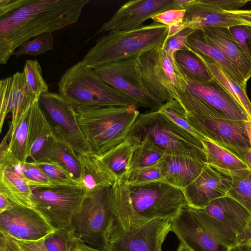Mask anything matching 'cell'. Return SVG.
I'll return each instance as SVG.
<instances>
[{"label":"cell","mask_w":251,"mask_h":251,"mask_svg":"<svg viewBox=\"0 0 251 251\" xmlns=\"http://www.w3.org/2000/svg\"><path fill=\"white\" fill-rule=\"evenodd\" d=\"M89 0H31L0 19V63L5 65L25 42L77 22Z\"/></svg>","instance_id":"cell-1"},{"label":"cell","mask_w":251,"mask_h":251,"mask_svg":"<svg viewBox=\"0 0 251 251\" xmlns=\"http://www.w3.org/2000/svg\"><path fill=\"white\" fill-rule=\"evenodd\" d=\"M168 26L156 23L127 30L111 31L100 36L81 61L90 68L121 60L137 59L151 50L162 47Z\"/></svg>","instance_id":"cell-2"},{"label":"cell","mask_w":251,"mask_h":251,"mask_svg":"<svg viewBox=\"0 0 251 251\" xmlns=\"http://www.w3.org/2000/svg\"><path fill=\"white\" fill-rule=\"evenodd\" d=\"M81 130L93 153L100 156L125 141L140 112L128 106H74Z\"/></svg>","instance_id":"cell-3"},{"label":"cell","mask_w":251,"mask_h":251,"mask_svg":"<svg viewBox=\"0 0 251 251\" xmlns=\"http://www.w3.org/2000/svg\"><path fill=\"white\" fill-rule=\"evenodd\" d=\"M58 93L74 106H137L132 99L103 82L81 61L62 75Z\"/></svg>","instance_id":"cell-4"},{"label":"cell","mask_w":251,"mask_h":251,"mask_svg":"<svg viewBox=\"0 0 251 251\" xmlns=\"http://www.w3.org/2000/svg\"><path fill=\"white\" fill-rule=\"evenodd\" d=\"M145 138L166 152L206 160L201 141L158 110L140 113L126 139L137 146Z\"/></svg>","instance_id":"cell-5"},{"label":"cell","mask_w":251,"mask_h":251,"mask_svg":"<svg viewBox=\"0 0 251 251\" xmlns=\"http://www.w3.org/2000/svg\"><path fill=\"white\" fill-rule=\"evenodd\" d=\"M140 77L149 94L161 104L175 99L177 92L187 90L189 81L177 65L175 57L162 47L137 58Z\"/></svg>","instance_id":"cell-6"},{"label":"cell","mask_w":251,"mask_h":251,"mask_svg":"<svg viewBox=\"0 0 251 251\" xmlns=\"http://www.w3.org/2000/svg\"><path fill=\"white\" fill-rule=\"evenodd\" d=\"M111 187L84 196L70 225L78 240L100 251H106L107 233L112 219Z\"/></svg>","instance_id":"cell-7"},{"label":"cell","mask_w":251,"mask_h":251,"mask_svg":"<svg viewBox=\"0 0 251 251\" xmlns=\"http://www.w3.org/2000/svg\"><path fill=\"white\" fill-rule=\"evenodd\" d=\"M129 186L133 209L146 222L157 219L172 220L189 205L183 189L164 181Z\"/></svg>","instance_id":"cell-8"},{"label":"cell","mask_w":251,"mask_h":251,"mask_svg":"<svg viewBox=\"0 0 251 251\" xmlns=\"http://www.w3.org/2000/svg\"><path fill=\"white\" fill-rule=\"evenodd\" d=\"M31 188L33 208L54 230L70 226L84 197L79 186Z\"/></svg>","instance_id":"cell-9"},{"label":"cell","mask_w":251,"mask_h":251,"mask_svg":"<svg viewBox=\"0 0 251 251\" xmlns=\"http://www.w3.org/2000/svg\"><path fill=\"white\" fill-rule=\"evenodd\" d=\"M40 104L56 138L65 143L76 153L93 152L77 121L73 106L58 93L48 91L39 97Z\"/></svg>","instance_id":"cell-10"},{"label":"cell","mask_w":251,"mask_h":251,"mask_svg":"<svg viewBox=\"0 0 251 251\" xmlns=\"http://www.w3.org/2000/svg\"><path fill=\"white\" fill-rule=\"evenodd\" d=\"M93 71L103 82L132 99L138 108L157 111L163 104L155 100L144 86L137 59L103 64L94 68Z\"/></svg>","instance_id":"cell-11"},{"label":"cell","mask_w":251,"mask_h":251,"mask_svg":"<svg viewBox=\"0 0 251 251\" xmlns=\"http://www.w3.org/2000/svg\"><path fill=\"white\" fill-rule=\"evenodd\" d=\"M187 120L206 140L227 150L245 161V154L251 148L244 121L214 117L187 118Z\"/></svg>","instance_id":"cell-12"},{"label":"cell","mask_w":251,"mask_h":251,"mask_svg":"<svg viewBox=\"0 0 251 251\" xmlns=\"http://www.w3.org/2000/svg\"><path fill=\"white\" fill-rule=\"evenodd\" d=\"M171 221L154 219L110 236L106 240V251H162V244L171 231Z\"/></svg>","instance_id":"cell-13"},{"label":"cell","mask_w":251,"mask_h":251,"mask_svg":"<svg viewBox=\"0 0 251 251\" xmlns=\"http://www.w3.org/2000/svg\"><path fill=\"white\" fill-rule=\"evenodd\" d=\"M171 231L192 251H228L200 218L196 208L185 205L171 221Z\"/></svg>","instance_id":"cell-14"},{"label":"cell","mask_w":251,"mask_h":251,"mask_svg":"<svg viewBox=\"0 0 251 251\" xmlns=\"http://www.w3.org/2000/svg\"><path fill=\"white\" fill-rule=\"evenodd\" d=\"M54 230L34 208L14 205L0 213V232L15 239L38 241Z\"/></svg>","instance_id":"cell-15"},{"label":"cell","mask_w":251,"mask_h":251,"mask_svg":"<svg viewBox=\"0 0 251 251\" xmlns=\"http://www.w3.org/2000/svg\"><path fill=\"white\" fill-rule=\"evenodd\" d=\"M170 9H178L177 0H130L104 23L97 34L137 28L147 20Z\"/></svg>","instance_id":"cell-16"},{"label":"cell","mask_w":251,"mask_h":251,"mask_svg":"<svg viewBox=\"0 0 251 251\" xmlns=\"http://www.w3.org/2000/svg\"><path fill=\"white\" fill-rule=\"evenodd\" d=\"M36 99L28 86L23 72H18L12 76L1 79L0 81V131L1 132L8 114H11L9 127L13 128Z\"/></svg>","instance_id":"cell-17"},{"label":"cell","mask_w":251,"mask_h":251,"mask_svg":"<svg viewBox=\"0 0 251 251\" xmlns=\"http://www.w3.org/2000/svg\"><path fill=\"white\" fill-rule=\"evenodd\" d=\"M178 9H185L183 29L195 31L208 26L230 27L243 25L229 11L221 10L210 0H177Z\"/></svg>","instance_id":"cell-18"},{"label":"cell","mask_w":251,"mask_h":251,"mask_svg":"<svg viewBox=\"0 0 251 251\" xmlns=\"http://www.w3.org/2000/svg\"><path fill=\"white\" fill-rule=\"evenodd\" d=\"M230 182L229 176L206 164L183 191L190 206L203 208L215 200L226 196Z\"/></svg>","instance_id":"cell-19"},{"label":"cell","mask_w":251,"mask_h":251,"mask_svg":"<svg viewBox=\"0 0 251 251\" xmlns=\"http://www.w3.org/2000/svg\"><path fill=\"white\" fill-rule=\"evenodd\" d=\"M188 89L228 119L244 121L250 119L237 101L214 79L203 83L189 82Z\"/></svg>","instance_id":"cell-20"},{"label":"cell","mask_w":251,"mask_h":251,"mask_svg":"<svg viewBox=\"0 0 251 251\" xmlns=\"http://www.w3.org/2000/svg\"><path fill=\"white\" fill-rule=\"evenodd\" d=\"M157 164L163 171L164 182L183 190L200 175L207 164L205 159L166 152Z\"/></svg>","instance_id":"cell-21"},{"label":"cell","mask_w":251,"mask_h":251,"mask_svg":"<svg viewBox=\"0 0 251 251\" xmlns=\"http://www.w3.org/2000/svg\"><path fill=\"white\" fill-rule=\"evenodd\" d=\"M77 156L80 165L79 186L84 196L115 183L117 177L97 155L92 152L77 154Z\"/></svg>","instance_id":"cell-22"},{"label":"cell","mask_w":251,"mask_h":251,"mask_svg":"<svg viewBox=\"0 0 251 251\" xmlns=\"http://www.w3.org/2000/svg\"><path fill=\"white\" fill-rule=\"evenodd\" d=\"M200 29L206 38L221 50L248 81L251 77V62L233 37L229 28L208 26Z\"/></svg>","instance_id":"cell-23"},{"label":"cell","mask_w":251,"mask_h":251,"mask_svg":"<svg viewBox=\"0 0 251 251\" xmlns=\"http://www.w3.org/2000/svg\"><path fill=\"white\" fill-rule=\"evenodd\" d=\"M54 137L53 129L37 98L32 103L29 128L28 152L30 161L40 160L47 145Z\"/></svg>","instance_id":"cell-24"},{"label":"cell","mask_w":251,"mask_h":251,"mask_svg":"<svg viewBox=\"0 0 251 251\" xmlns=\"http://www.w3.org/2000/svg\"><path fill=\"white\" fill-rule=\"evenodd\" d=\"M207 214L240 234L251 221V214L234 199L225 196L202 208Z\"/></svg>","instance_id":"cell-25"},{"label":"cell","mask_w":251,"mask_h":251,"mask_svg":"<svg viewBox=\"0 0 251 251\" xmlns=\"http://www.w3.org/2000/svg\"><path fill=\"white\" fill-rule=\"evenodd\" d=\"M188 50L207 57L218 64L235 81L247 85L243 76L215 44L206 38L201 29L195 31L188 37Z\"/></svg>","instance_id":"cell-26"},{"label":"cell","mask_w":251,"mask_h":251,"mask_svg":"<svg viewBox=\"0 0 251 251\" xmlns=\"http://www.w3.org/2000/svg\"><path fill=\"white\" fill-rule=\"evenodd\" d=\"M0 194L15 205L33 208L31 187L11 166L0 165Z\"/></svg>","instance_id":"cell-27"},{"label":"cell","mask_w":251,"mask_h":251,"mask_svg":"<svg viewBox=\"0 0 251 251\" xmlns=\"http://www.w3.org/2000/svg\"><path fill=\"white\" fill-rule=\"evenodd\" d=\"M43 161L59 164L79 182L80 165L77 153L67 144L56 137L51 139L47 145L39 162Z\"/></svg>","instance_id":"cell-28"},{"label":"cell","mask_w":251,"mask_h":251,"mask_svg":"<svg viewBox=\"0 0 251 251\" xmlns=\"http://www.w3.org/2000/svg\"><path fill=\"white\" fill-rule=\"evenodd\" d=\"M192 52L206 66L213 76V79L220 84L237 101L251 119V102L247 95V85H242L235 81L226 73L221 66L212 59Z\"/></svg>","instance_id":"cell-29"},{"label":"cell","mask_w":251,"mask_h":251,"mask_svg":"<svg viewBox=\"0 0 251 251\" xmlns=\"http://www.w3.org/2000/svg\"><path fill=\"white\" fill-rule=\"evenodd\" d=\"M201 143L206 164L210 166L226 171L251 170L247 163L227 150L208 140Z\"/></svg>","instance_id":"cell-30"},{"label":"cell","mask_w":251,"mask_h":251,"mask_svg":"<svg viewBox=\"0 0 251 251\" xmlns=\"http://www.w3.org/2000/svg\"><path fill=\"white\" fill-rule=\"evenodd\" d=\"M136 147L126 139L99 157L117 179H125L130 171Z\"/></svg>","instance_id":"cell-31"},{"label":"cell","mask_w":251,"mask_h":251,"mask_svg":"<svg viewBox=\"0 0 251 251\" xmlns=\"http://www.w3.org/2000/svg\"><path fill=\"white\" fill-rule=\"evenodd\" d=\"M31 105L24 113L11 131L8 151L19 161L25 162L28 159V142L31 113Z\"/></svg>","instance_id":"cell-32"},{"label":"cell","mask_w":251,"mask_h":251,"mask_svg":"<svg viewBox=\"0 0 251 251\" xmlns=\"http://www.w3.org/2000/svg\"><path fill=\"white\" fill-rule=\"evenodd\" d=\"M175 60L189 82L203 83L213 77L201 60L192 51L182 50L176 52Z\"/></svg>","instance_id":"cell-33"},{"label":"cell","mask_w":251,"mask_h":251,"mask_svg":"<svg viewBox=\"0 0 251 251\" xmlns=\"http://www.w3.org/2000/svg\"><path fill=\"white\" fill-rule=\"evenodd\" d=\"M215 169L231 178L230 185L226 196L235 200L251 214V170Z\"/></svg>","instance_id":"cell-34"},{"label":"cell","mask_w":251,"mask_h":251,"mask_svg":"<svg viewBox=\"0 0 251 251\" xmlns=\"http://www.w3.org/2000/svg\"><path fill=\"white\" fill-rule=\"evenodd\" d=\"M13 167L24 178L26 183L32 187L54 188L59 186L54 183L33 162H21L14 160L6 165Z\"/></svg>","instance_id":"cell-35"},{"label":"cell","mask_w":251,"mask_h":251,"mask_svg":"<svg viewBox=\"0 0 251 251\" xmlns=\"http://www.w3.org/2000/svg\"><path fill=\"white\" fill-rule=\"evenodd\" d=\"M166 153L165 151L149 138H144L136 146L132 156L129 172L135 168L157 164Z\"/></svg>","instance_id":"cell-36"},{"label":"cell","mask_w":251,"mask_h":251,"mask_svg":"<svg viewBox=\"0 0 251 251\" xmlns=\"http://www.w3.org/2000/svg\"><path fill=\"white\" fill-rule=\"evenodd\" d=\"M196 208L201 219L221 243L228 248L238 244L237 234L233 230L207 214L202 208Z\"/></svg>","instance_id":"cell-37"},{"label":"cell","mask_w":251,"mask_h":251,"mask_svg":"<svg viewBox=\"0 0 251 251\" xmlns=\"http://www.w3.org/2000/svg\"><path fill=\"white\" fill-rule=\"evenodd\" d=\"M158 111L199 140H206L189 124L185 111L177 100L173 99L164 103Z\"/></svg>","instance_id":"cell-38"},{"label":"cell","mask_w":251,"mask_h":251,"mask_svg":"<svg viewBox=\"0 0 251 251\" xmlns=\"http://www.w3.org/2000/svg\"><path fill=\"white\" fill-rule=\"evenodd\" d=\"M53 48L52 32L41 33L32 40L23 43L13 53L19 57L24 55L36 56L51 50Z\"/></svg>","instance_id":"cell-39"},{"label":"cell","mask_w":251,"mask_h":251,"mask_svg":"<svg viewBox=\"0 0 251 251\" xmlns=\"http://www.w3.org/2000/svg\"><path fill=\"white\" fill-rule=\"evenodd\" d=\"M23 73L25 75L28 87L36 97L48 91V85L42 75V69L37 60H26L24 67Z\"/></svg>","instance_id":"cell-40"},{"label":"cell","mask_w":251,"mask_h":251,"mask_svg":"<svg viewBox=\"0 0 251 251\" xmlns=\"http://www.w3.org/2000/svg\"><path fill=\"white\" fill-rule=\"evenodd\" d=\"M164 176L161 168L156 164L131 170L125 180L129 185L144 184L154 181H164Z\"/></svg>","instance_id":"cell-41"},{"label":"cell","mask_w":251,"mask_h":251,"mask_svg":"<svg viewBox=\"0 0 251 251\" xmlns=\"http://www.w3.org/2000/svg\"><path fill=\"white\" fill-rule=\"evenodd\" d=\"M33 162L54 183L60 186H79V181L74 178L63 167L59 164L46 161Z\"/></svg>","instance_id":"cell-42"},{"label":"cell","mask_w":251,"mask_h":251,"mask_svg":"<svg viewBox=\"0 0 251 251\" xmlns=\"http://www.w3.org/2000/svg\"><path fill=\"white\" fill-rule=\"evenodd\" d=\"M74 237L69 226L54 230L43 239L48 251H70Z\"/></svg>","instance_id":"cell-43"},{"label":"cell","mask_w":251,"mask_h":251,"mask_svg":"<svg viewBox=\"0 0 251 251\" xmlns=\"http://www.w3.org/2000/svg\"><path fill=\"white\" fill-rule=\"evenodd\" d=\"M195 30L185 28L169 38L162 48L171 56L175 57L176 52L182 50H189L187 41L189 36Z\"/></svg>","instance_id":"cell-44"},{"label":"cell","mask_w":251,"mask_h":251,"mask_svg":"<svg viewBox=\"0 0 251 251\" xmlns=\"http://www.w3.org/2000/svg\"><path fill=\"white\" fill-rule=\"evenodd\" d=\"M228 28L233 37L251 62V26L239 25Z\"/></svg>","instance_id":"cell-45"},{"label":"cell","mask_w":251,"mask_h":251,"mask_svg":"<svg viewBox=\"0 0 251 251\" xmlns=\"http://www.w3.org/2000/svg\"><path fill=\"white\" fill-rule=\"evenodd\" d=\"M185 14V9H170L153 16L151 19L154 23L163 24L169 27L182 24Z\"/></svg>","instance_id":"cell-46"},{"label":"cell","mask_w":251,"mask_h":251,"mask_svg":"<svg viewBox=\"0 0 251 251\" xmlns=\"http://www.w3.org/2000/svg\"><path fill=\"white\" fill-rule=\"evenodd\" d=\"M31 0H0V19L8 16Z\"/></svg>","instance_id":"cell-47"},{"label":"cell","mask_w":251,"mask_h":251,"mask_svg":"<svg viewBox=\"0 0 251 251\" xmlns=\"http://www.w3.org/2000/svg\"><path fill=\"white\" fill-rule=\"evenodd\" d=\"M211 2L221 10L226 11H233L240 10L247 0H210Z\"/></svg>","instance_id":"cell-48"},{"label":"cell","mask_w":251,"mask_h":251,"mask_svg":"<svg viewBox=\"0 0 251 251\" xmlns=\"http://www.w3.org/2000/svg\"><path fill=\"white\" fill-rule=\"evenodd\" d=\"M14 240L21 251H48L43 239L38 241H24L15 239Z\"/></svg>","instance_id":"cell-49"},{"label":"cell","mask_w":251,"mask_h":251,"mask_svg":"<svg viewBox=\"0 0 251 251\" xmlns=\"http://www.w3.org/2000/svg\"><path fill=\"white\" fill-rule=\"evenodd\" d=\"M0 251H21L14 239L8 235L0 233Z\"/></svg>","instance_id":"cell-50"},{"label":"cell","mask_w":251,"mask_h":251,"mask_svg":"<svg viewBox=\"0 0 251 251\" xmlns=\"http://www.w3.org/2000/svg\"><path fill=\"white\" fill-rule=\"evenodd\" d=\"M229 12L243 25L251 26V10H239Z\"/></svg>","instance_id":"cell-51"},{"label":"cell","mask_w":251,"mask_h":251,"mask_svg":"<svg viewBox=\"0 0 251 251\" xmlns=\"http://www.w3.org/2000/svg\"><path fill=\"white\" fill-rule=\"evenodd\" d=\"M70 251H100L93 249L78 240L74 235Z\"/></svg>","instance_id":"cell-52"},{"label":"cell","mask_w":251,"mask_h":251,"mask_svg":"<svg viewBox=\"0 0 251 251\" xmlns=\"http://www.w3.org/2000/svg\"><path fill=\"white\" fill-rule=\"evenodd\" d=\"M237 236L238 244L251 243V221L244 230Z\"/></svg>","instance_id":"cell-53"},{"label":"cell","mask_w":251,"mask_h":251,"mask_svg":"<svg viewBox=\"0 0 251 251\" xmlns=\"http://www.w3.org/2000/svg\"><path fill=\"white\" fill-rule=\"evenodd\" d=\"M15 204L6 197L0 194V213L11 208Z\"/></svg>","instance_id":"cell-54"},{"label":"cell","mask_w":251,"mask_h":251,"mask_svg":"<svg viewBox=\"0 0 251 251\" xmlns=\"http://www.w3.org/2000/svg\"><path fill=\"white\" fill-rule=\"evenodd\" d=\"M228 251H251V243L236 244L229 248Z\"/></svg>","instance_id":"cell-55"},{"label":"cell","mask_w":251,"mask_h":251,"mask_svg":"<svg viewBox=\"0 0 251 251\" xmlns=\"http://www.w3.org/2000/svg\"><path fill=\"white\" fill-rule=\"evenodd\" d=\"M245 124L251 148V119H250L248 120L245 121Z\"/></svg>","instance_id":"cell-56"},{"label":"cell","mask_w":251,"mask_h":251,"mask_svg":"<svg viewBox=\"0 0 251 251\" xmlns=\"http://www.w3.org/2000/svg\"><path fill=\"white\" fill-rule=\"evenodd\" d=\"M245 161L251 169V149L247 152L245 156Z\"/></svg>","instance_id":"cell-57"},{"label":"cell","mask_w":251,"mask_h":251,"mask_svg":"<svg viewBox=\"0 0 251 251\" xmlns=\"http://www.w3.org/2000/svg\"><path fill=\"white\" fill-rule=\"evenodd\" d=\"M176 251H192L187 247L179 244Z\"/></svg>","instance_id":"cell-58"}]
</instances>
